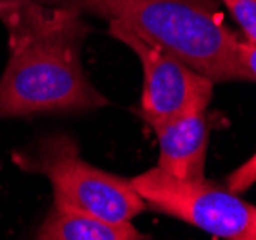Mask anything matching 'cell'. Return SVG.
<instances>
[{"mask_svg":"<svg viewBox=\"0 0 256 240\" xmlns=\"http://www.w3.org/2000/svg\"><path fill=\"white\" fill-rule=\"evenodd\" d=\"M108 33L135 52L141 62V117L148 125L156 127L191 112H206L212 102L214 81L192 69L176 54L144 40L116 21L108 23Z\"/></svg>","mask_w":256,"mask_h":240,"instance_id":"obj_5","label":"cell"},{"mask_svg":"<svg viewBox=\"0 0 256 240\" xmlns=\"http://www.w3.org/2000/svg\"><path fill=\"white\" fill-rule=\"evenodd\" d=\"M12 162L26 173L48 179L56 204L114 223L133 221L146 210L131 179L87 164L68 135L37 139L14 150Z\"/></svg>","mask_w":256,"mask_h":240,"instance_id":"obj_3","label":"cell"},{"mask_svg":"<svg viewBox=\"0 0 256 240\" xmlns=\"http://www.w3.org/2000/svg\"><path fill=\"white\" fill-rule=\"evenodd\" d=\"M239 60L243 63L244 71L250 75L252 83L256 81V42H250L246 38L239 40Z\"/></svg>","mask_w":256,"mask_h":240,"instance_id":"obj_10","label":"cell"},{"mask_svg":"<svg viewBox=\"0 0 256 240\" xmlns=\"http://www.w3.org/2000/svg\"><path fill=\"white\" fill-rule=\"evenodd\" d=\"M146 210L176 217L214 239L256 240V206L206 179L178 181L158 167L131 179Z\"/></svg>","mask_w":256,"mask_h":240,"instance_id":"obj_4","label":"cell"},{"mask_svg":"<svg viewBox=\"0 0 256 240\" xmlns=\"http://www.w3.org/2000/svg\"><path fill=\"white\" fill-rule=\"evenodd\" d=\"M0 21L10 50L0 77V121L110 104L81 65L79 52L89 33L81 13L37 0H14L0 6Z\"/></svg>","mask_w":256,"mask_h":240,"instance_id":"obj_1","label":"cell"},{"mask_svg":"<svg viewBox=\"0 0 256 240\" xmlns=\"http://www.w3.org/2000/svg\"><path fill=\"white\" fill-rule=\"evenodd\" d=\"M256 183V152L244 162L243 165H239L237 169H233L230 175L226 177V187L231 192H237V194H243L250 189Z\"/></svg>","mask_w":256,"mask_h":240,"instance_id":"obj_9","label":"cell"},{"mask_svg":"<svg viewBox=\"0 0 256 240\" xmlns=\"http://www.w3.org/2000/svg\"><path fill=\"white\" fill-rule=\"evenodd\" d=\"M237 25L243 29L244 38L256 42V0H220Z\"/></svg>","mask_w":256,"mask_h":240,"instance_id":"obj_8","label":"cell"},{"mask_svg":"<svg viewBox=\"0 0 256 240\" xmlns=\"http://www.w3.org/2000/svg\"><path fill=\"white\" fill-rule=\"evenodd\" d=\"M10 2H14V0H0V6H4V4H10Z\"/></svg>","mask_w":256,"mask_h":240,"instance_id":"obj_11","label":"cell"},{"mask_svg":"<svg viewBox=\"0 0 256 240\" xmlns=\"http://www.w3.org/2000/svg\"><path fill=\"white\" fill-rule=\"evenodd\" d=\"M116 21L176 54L210 81L252 83L239 60L237 33L226 23L220 0H37Z\"/></svg>","mask_w":256,"mask_h":240,"instance_id":"obj_2","label":"cell"},{"mask_svg":"<svg viewBox=\"0 0 256 240\" xmlns=\"http://www.w3.org/2000/svg\"><path fill=\"white\" fill-rule=\"evenodd\" d=\"M152 129L158 139L156 167L162 173L178 181L204 179L206 150L210 137L206 112L180 115Z\"/></svg>","mask_w":256,"mask_h":240,"instance_id":"obj_6","label":"cell"},{"mask_svg":"<svg viewBox=\"0 0 256 240\" xmlns=\"http://www.w3.org/2000/svg\"><path fill=\"white\" fill-rule=\"evenodd\" d=\"M40 240H144L148 239L131 221L114 223L85 212L52 204L37 231Z\"/></svg>","mask_w":256,"mask_h":240,"instance_id":"obj_7","label":"cell"}]
</instances>
